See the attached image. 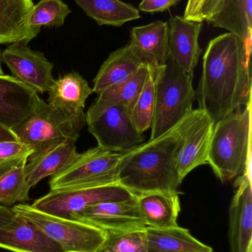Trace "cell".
<instances>
[{
    "label": "cell",
    "instance_id": "cell-1",
    "mask_svg": "<svg viewBox=\"0 0 252 252\" xmlns=\"http://www.w3.org/2000/svg\"><path fill=\"white\" fill-rule=\"evenodd\" d=\"M251 54L245 43L231 32L209 43L196 97L199 109L215 124L238 108L252 104Z\"/></svg>",
    "mask_w": 252,
    "mask_h": 252
},
{
    "label": "cell",
    "instance_id": "cell-2",
    "mask_svg": "<svg viewBox=\"0 0 252 252\" xmlns=\"http://www.w3.org/2000/svg\"><path fill=\"white\" fill-rule=\"evenodd\" d=\"M194 115L195 109L167 133L126 152L118 168V185L136 196L178 193L183 182L178 170V156Z\"/></svg>",
    "mask_w": 252,
    "mask_h": 252
},
{
    "label": "cell",
    "instance_id": "cell-3",
    "mask_svg": "<svg viewBox=\"0 0 252 252\" xmlns=\"http://www.w3.org/2000/svg\"><path fill=\"white\" fill-rule=\"evenodd\" d=\"M251 107L238 108L215 124L208 164L222 183L251 169Z\"/></svg>",
    "mask_w": 252,
    "mask_h": 252
},
{
    "label": "cell",
    "instance_id": "cell-4",
    "mask_svg": "<svg viewBox=\"0 0 252 252\" xmlns=\"http://www.w3.org/2000/svg\"><path fill=\"white\" fill-rule=\"evenodd\" d=\"M195 97L193 73L182 70L170 60L158 66L155 107L149 139L167 133L190 115L194 110Z\"/></svg>",
    "mask_w": 252,
    "mask_h": 252
},
{
    "label": "cell",
    "instance_id": "cell-5",
    "mask_svg": "<svg viewBox=\"0 0 252 252\" xmlns=\"http://www.w3.org/2000/svg\"><path fill=\"white\" fill-rule=\"evenodd\" d=\"M88 130L98 146L115 153H126L144 142L135 126L131 111L117 104L94 103L85 114Z\"/></svg>",
    "mask_w": 252,
    "mask_h": 252
},
{
    "label": "cell",
    "instance_id": "cell-6",
    "mask_svg": "<svg viewBox=\"0 0 252 252\" xmlns=\"http://www.w3.org/2000/svg\"><path fill=\"white\" fill-rule=\"evenodd\" d=\"M12 210L39 228L65 252H96L106 238L102 229L44 213L25 203L16 204Z\"/></svg>",
    "mask_w": 252,
    "mask_h": 252
},
{
    "label": "cell",
    "instance_id": "cell-7",
    "mask_svg": "<svg viewBox=\"0 0 252 252\" xmlns=\"http://www.w3.org/2000/svg\"><path fill=\"white\" fill-rule=\"evenodd\" d=\"M124 154L112 152L99 146L78 154L65 170L50 177V190L118 184V168Z\"/></svg>",
    "mask_w": 252,
    "mask_h": 252
},
{
    "label": "cell",
    "instance_id": "cell-8",
    "mask_svg": "<svg viewBox=\"0 0 252 252\" xmlns=\"http://www.w3.org/2000/svg\"><path fill=\"white\" fill-rule=\"evenodd\" d=\"M136 195L118 184L102 186L72 187L50 190L36 200L32 207L58 217L71 219L84 209L108 201L131 199Z\"/></svg>",
    "mask_w": 252,
    "mask_h": 252
},
{
    "label": "cell",
    "instance_id": "cell-9",
    "mask_svg": "<svg viewBox=\"0 0 252 252\" xmlns=\"http://www.w3.org/2000/svg\"><path fill=\"white\" fill-rule=\"evenodd\" d=\"M11 130L34 152L65 140L76 142L81 129L52 111L46 103Z\"/></svg>",
    "mask_w": 252,
    "mask_h": 252
},
{
    "label": "cell",
    "instance_id": "cell-10",
    "mask_svg": "<svg viewBox=\"0 0 252 252\" xmlns=\"http://www.w3.org/2000/svg\"><path fill=\"white\" fill-rule=\"evenodd\" d=\"M28 43H13L3 51L1 60L7 65L12 76L34 89L38 94L48 93L55 81L54 64L39 51L28 47Z\"/></svg>",
    "mask_w": 252,
    "mask_h": 252
},
{
    "label": "cell",
    "instance_id": "cell-11",
    "mask_svg": "<svg viewBox=\"0 0 252 252\" xmlns=\"http://www.w3.org/2000/svg\"><path fill=\"white\" fill-rule=\"evenodd\" d=\"M102 230L129 231L145 229L146 221L139 208L137 196L121 201L99 203L71 216Z\"/></svg>",
    "mask_w": 252,
    "mask_h": 252
},
{
    "label": "cell",
    "instance_id": "cell-12",
    "mask_svg": "<svg viewBox=\"0 0 252 252\" xmlns=\"http://www.w3.org/2000/svg\"><path fill=\"white\" fill-rule=\"evenodd\" d=\"M88 82L77 72L65 74L55 80L48 92L50 109L82 130L86 124V100L93 94Z\"/></svg>",
    "mask_w": 252,
    "mask_h": 252
},
{
    "label": "cell",
    "instance_id": "cell-13",
    "mask_svg": "<svg viewBox=\"0 0 252 252\" xmlns=\"http://www.w3.org/2000/svg\"><path fill=\"white\" fill-rule=\"evenodd\" d=\"M252 169L237 179L236 192L229 207V241L231 252L252 249Z\"/></svg>",
    "mask_w": 252,
    "mask_h": 252
},
{
    "label": "cell",
    "instance_id": "cell-14",
    "mask_svg": "<svg viewBox=\"0 0 252 252\" xmlns=\"http://www.w3.org/2000/svg\"><path fill=\"white\" fill-rule=\"evenodd\" d=\"M45 104L36 91L17 78L0 76V125L11 130Z\"/></svg>",
    "mask_w": 252,
    "mask_h": 252
},
{
    "label": "cell",
    "instance_id": "cell-15",
    "mask_svg": "<svg viewBox=\"0 0 252 252\" xmlns=\"http://www.w3.org/2000/svg\"><path fill=\"white\" fill-rule=\"evenodd\" d=\"M215 124L206 112L195 109L178 156V170L181 182L196 167L208 164L209 150Z\"/></svg>",
    "mask_w": 252,
    "mask_h": 252
},
{
    "label": "cell",
    "instance_id": "cell-16",
    "mask_svg": "<svg viewBox=\"0 0 252 252\" xmlns=\"http://www.w3.org/2000/svg\"><path fill=\"white\" fill-rule=\"evenodd\" d=\"M169 60L182 70L193 73L202 49L199 36L203 22L176 16L169 21Z\"/></svg>",
    "mask_w": 252,
    "mask_h": 252
},
{
    "label": "cell",
    "instance_id": "cell-17",
    "mask_svg": "<svg viewBox=\"0 0 252 252\" xmlns=\"http://www.w3.org/2000/svg\"><path fill=\"white\" fill-rule=\"evenodd\" d=\"M0 248L13 252H65L39 228L16 213L10 223L0 227Z\"/></svg>",
    "mask_w": 252,
    "mask_h": 252
},
{
    "label": "cell",
    "instance_id": "cell-18",
    "mask_svg": "<svg viewBox=\"0 0 252 252\" xmlns=\"http://www.w3.org/2000/svg\"><path fill=\"white\" fill-rule=\"evenodd\" d=\"M75 141L65 140L34 151L25 165L27 182L31 188L42 179L65 170L78 157Z\"/></svg>",
    "mask_w": 252,
    "mask_h": 252
},
{
    "label": "cell",
    "instance_id": "cell-19",
    "mask_svg": "<svg viewBox=\"0 0 252 252\" xmlns=\"http://www.w3.org/2000/svg\"><path fill=\"white\" fill-rule=\"evenodd\" d=\"M134 47L129 43L111 53L93 79V92L97 94L133 76L144 63Z\"/></svg>",
    "mask_w": 252,
    "mask_h": 252
},
{
    "label": "cell",
    "instance_id": "cell-20",
    "mask_svg": "<svg viewBox=\"0 0 252 252\" xmlns=\"http://www.w3.org/2000/svg\"><path fill=\"white\" fill-rule=\"evenodd\" d=\"M33 0H0V44L29 43L39 33L30 26Z\"/></svg>",
    "mask_w": 252,
    "mask_h": 252
},
{
    "label": "cell",
    "instance_id": "cell-21",
    "mask_svg": "<svg viewBox=\"0 0 252 252\" xmlns=\"http://www.w3.org/2000/svg\"><path fill=\"white\" fill-rule=\"evenodd\" d=\"M130 44L145 62L161 66L169 60V24L158 20L130 31Z\"/></svg>",
    "mask_w": 252,
    "mask_h": 252
},
{
    "label": "cell",
    "instance_id": "cell-22",
    "mask_svg": "<svg viewBox=\"0 0 252 252\" xmlns=\"http://www.w3.org/2000/svg\"><path fill=\"white\" fill-rule=\"evenodd\" d=\"M207 22L237 35L252 53V0H224L220 10Z\"/></svg>",
    "mask_w": 252,
    "mask_h": 252
},
{
    "label": "cell",
    "instance_id": "cell-23",
    "mask_svg": "<svg viewBox=\"0 0 252 252\" xmlns=\"http://www.w3.org/2000/svg\"><path fill=\"white\" fill-rule=\"evenodd\" d=\"M146 252H213L212 247L191 235L187 229L146 226Z\"/></svg>",
    "mask_w": 252,
    "mask_h": 252
},
{
    "label": "cell",
    "instance_id": "cell-24",
    "mask_svg": "<svg viewBox=\"0 0 252 252\" xmlns=\"http://www.w3.org/2000/svg\"><path fill=\"white\" fill-rule=\"evenodd\" d=\"M139 208L146 226L173 227L178 225L180 201L178 193L152 192L137 196Z\"/></svg>",
    "mask_w": 252,
    "mask_h": 252
},
{
    "label": "cell",
    "instance_id": "cell-25",
    "mask_svg": "<svg viewBox=\"0 0 252 252\" xmlns=\"http://www.w3.org/2000/svg\"><path fill=\"white\" fill-rule=\"evenodd\" d=\"M84 13L98 25L121 27L140 19L139 9L121 0H75Z\"/></svg>",
    "mask_w": 252,
    "mask_h": 252
},
{
    "label": "cell",
    "instance_id": "cell-26",
    "mask_svg": "<svg viewBox=\"0 0 252 252\" xmlns=\"http://www.w3.org/2000/svg\"><path fill=\"white\" fill-rule=\"evenodd\" d=\"M148 71L149 63H144L133 76L98 94L95 102L102 104L121 105L131 111L143 89Z\"/></svg>",
    "mask_w": 252,
    "mask_h": 252
},
{
    "label": "cell",
    "instance_id": "cell-27",
    "mask_svg": "<svg viewBox=\"0 0 252 252\" xmlns=\"http://www.w3.org/2000/svg\"><path fill=\"white\" fill-rule=\"evenodd\" d=\"M28 158H22L15 167L0 176V205L11 207L29 201L31 188L25 174Z\"/></svg>",
    "mask_w": 252,
    "mask_h": 252
},
{
    "label": "cell",
    "instance_id": "cell-28",
    "mask_svg": "<svg viewBox=\"0 0 252 252\" xmlns=\"http://www.w3.org/2000/svg\"><path fill=\"white\" fill-rule=\"evenodd\" d=\"M157 65L149 63V71L143 89L131 110L132 118L136 128L144 133L152 125L155 107L156 93Z\"/></svg>",
    "mask_w": 252,
    "mask_h": 252
},
{
    "label": "cell",
    "instance_id": "cell-29",
    "mask_svg": "<svg viewBox=\"0 0 252 252\" xmlns=\"http://www.w3.org/2000/svg\"><path fill=\"white\" fill-rule=\"evenodd\" d=\"M69 6L63 0H39L34 4L29 18L32 29L41 31V27H62L71 13Z\"/></svg>",
    "mask_w": 252,
    "mask_h": 252
},
{
    "label": "cell",
    "instance_id": "cell-30",
    "mask_svg": "<svg viewBox=\"0 0 252 252\" xmlns=\"http://www.w3.org/2000/svg\"><path fill=\"white\" fill-rule=\"evenodd\" d=\"M145 229L108 231L105 241L96 252H146Z\"/></svg>",
    "mask_w": 252,
    "mask_h": 252
},
{
    "label": "cell",
    "instance_id": "cell-31",
    "mask_svg": "<svg viewBox=\"0 0 252 252\" xmlns=\"http://www.w3.org/2000/svg\"><path fill=\"white\" fill-rule=\"evenodd\" d=\"M34 150L20 141L0 142V176L16 165L22 158L29 157Z\"/></svg>",
    "mask_w": 252,
    "mask_h": 252
},
{
    "label": "cell",
    "instance_id": "cell-32",
    "mask_svg": "<svg viewBox=\"0 0 252 252\" xmlns=\"http://www.w3.org/2000/svg\"><path fill=\"white\" fill-rule=\"evenodd\" d=\"M181 0H142L139 4V10L146 13H158L168 10L177 5Z\"/></svg>",
    "mask_w": 252,
    "mask_h": 252
},
{
    "label": "cell",
    "instance_id": "cell-33",
    "mask_svg": "<svg viewBox=\"0 0 252 252\" xmlns=\"http://www.w3.org/2000/svg\"><path fill=\"white\" fill-rule=\"evenodd\" d=\"M224 0H206L198 13L196 22L207 21L216 15L221 8Z\"/></svg>",
    "mask_w": 252,
    "mask_h": 252
},
{
    "label": "cell",
    "instance_id": "cell-34",
    "mask_svg": "<svg viewBox=\"0 0 252 252\" xmlns=\"http://www.w3.org/2000/svg\"><path fill=\"white\" fill-rule=\"evenodd\" d=\"M206 0H189L185 9L183 17L189 21L196 22L198 13Z\"/></svg>",
    "mask_w": 252,
    "mask_h": 252
},
{
    "label": "cell",
    "instance_id": "cell-35",
    "mask_svg": "<svg viewBox=\"0 0 252 252\" xmlns=\"http://www.w3.org/2000/svg\"><path fill=\"white\" fill-rule=\"evenodd\" d=\"M15 216L12 207L0 205V227L10 223Z\"/></svg>",
    "mask_w": 252,
    "mask_h": 252
},
{
    "label": "cell",
    "instance_id": "cell-36",
    "mask_svg": "<svg viewBox=\"0 0 252 252\" xmlns=\"http://www.w3.org/2000/svg\"><path fill=\"white\" fill-rule=\"evenodd\" d=\"M4 141L19 140L10 129L0 125V142H4Z\"/></svg>",
    "mask_w": 252,
    "mask_h": 252
},
{
    "label": "cell",
    "instance_id": "cell-37",
    "mask_svg": "<svg viewBox=\"0 0 252 252\" xmlns=\"http://www.w3.org/2000/svg\"><path fill=\"white\" fill-rule=\"evenodd\" d=\"M5 75V74L4 73V72H3L2 69H1V53H0V76H1V75Z\"/></svg>",
    "mask_w": 252,
    "mask_h": 252
},
{
    "label": "cell",
    "instance_id": "cell-38",
    "mask_svg": "<svg viewBox=\"0 0 252 252\" xmlns=\"http://www.w3.org/2000/svg\"><path fill=\"white\" fill-rule=\"evenodd\" d=\"M252 252V250H250V252Z\"/></svg>",
    "mask_w": 252,
    "mask_h": 252
}]
</instances>
